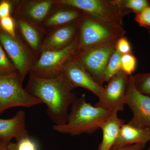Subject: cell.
Wrapping results in <instances>:
<instances>
[{
  "label": "cell",
  "mask_w": 150,
  "mask_h": 150,
  "mask_svg": "<svg viewBox=\"0 0 150 150\" xmlns=\"http://www.w3.org/2000/svg\"><path fill=\"white\" fill-rule=\"evenodd\" d=\"M85 15L83 11L71 6L56 4L41 27L47 32L56 28L80 21Z\"/></svg>",
  "instance_id": "5bb4252c"
},
{
  "label": "cell",
  "mask_w": 150,
  "mask_h": 150,
  "mask_svg": "<svg viewBox=\"0 0 150 150\" xmlns=\"http://www.w3.org/2000/svg\"><path fill=\"white\" fill-rule=\"evenodd\" d=\"M147 150H150V146L149 147V149H148Z\"/></svg>",
  "instance_id": "d6a6232c"
},
{
  "label": "cell",
  "mask_w": 150,
  "mask_h": 150,
  "mask_svg": "<svg viewBox=\"0 0 150 150\" xmlns=\"http://www.w3.org/2000/svg\"><path fill=\"white\" fill-rule=\"evenodd\" d=\"M112 111L92 105L84 97H77L70 107L67 122L54 125V131L61 134L78 136L94 133L99 129Z\"/></svg>",
  "instance_id": "7a4b0ae2"
},
{
  "label": "cell",
  "mask_w": 150,
  "mask_h": 150,
  "mask_svg": "<svg viewBox=\"0 0 150 150\" xmlns=\"http://www.w3.org/2000/svg\"><path fill=\"white\" fill-rule=\"evenodd\" d=\"M120 1L126 15L132 12L136 14L140 13L150 6V1L147 0H120Z\"/></svg>",
  "instance_id": "ffe728a7"
},
{
  "label": "cell",
  "mask_w": 150,
  "mask_h": 150,
  "mask_svg": "<svg viewBox=\"0 0 150 150\" xmlns=\"http://www.w3.org/2000/svg\"><path fill=\"white\" fill-rule=\"evenodd\" d=\"M133 76L129 77L125 100V104L133 113V117L128 123L139 128L150 129V96L137 90Z\"/></svg>",
  "instance_id": "9c48e42d"
},
{
  "label": "cell",
  "mask_w": 150,
  "mask_h": 150,
  "mask_svg": "<svg viewBox=\"0 0 150 150\" xmlns=\"http://www.w3.org/2000/svg\"><path fill=\"white\" fill-rule=\"evenodd\" d=\"M121 71L129 76L136 70L137 66V59L133 53L124 54L121 57Z\"/></svg>",
  "instance_id": "603a6c76"
},
{
  "label": "cell",
  "mask_w": 150,
  "mask_h": 150,
  "mask_svg": "<svg viewBox=\"0 0 150 150\" xmlns=\"http://www.w3.org/2000/svg\"><path fill=\"white\" fill-rule=\"evenodd\" d=\"M8 144L0 141V150H6Z\"/></svg>",
  "instance_id": "f546056e"
},
{
  "label": "cell",
  "mask_w": 150,
  "mask_h": 150,
  "mask_svg": "<svg viewBox=\"0 0 150 150\" xmlns=\"http://www.w3.org/2000/svg\"><path fill=\"white\" fill-rule=\"evenodd\" d=\"M16 150H38L35 142L29 137H24L18 141V143L14 144Z\"/></svg>",
  "instance_id": "484cf974"
},
{
  "label": "cell",
  "mask_w": 150,
  "mask_h": 150,
  "mask_svg": "<svg viewBox=\"0 0 150 150\" xmlns=\"http://www.w3.org/2000/svg\"><path fill=\"white\" fill-rule=\"evenodd\" d=\"M147 29L148 30V32H149V34L150 35V28H148V29Z\"/></svg>",
  "instance_id": "1f68e13d"
},
{
  "label": "cell",
  "mask_w": 150,
  "mask_h": 150,
  "mask_svg": "<svg viewBox=\"0 0 150 150\" xmlns=\"http://www.w3.org/2000/svg\"><path fill=\"white\" fill-rule=\"evenodd\" d=\"M129 77L121 71L111 78L104 87L102 99L95 105L111 111H123L126 105Z\"/></svg>",
  "instance_id": "30bf717a"
},
{
  "label": "cell",
  "mask_w": 150,
  "mask_h": 150,
  "mask_svg": "<svg viewBox=\"0 0 150 150\" xmlns=\"http://www.w3.org/2000/svg\"><path fill=\"white\" fill-rule=\"evenodd\" d=\"M118 112L117 110L112 111L100 126L102 140L98 150H110L114 145L121 126L125 123L118 117Z\"/></svg>",
  "instance_id": "ac0fdd59"
},
{
  "label": "cell",
  "mask_w": 150,
  "mask_h": 150,
  "mask_svg": "<svg viewBox=\"0 0 150 150\" xmlns=\"http://www.w3.org/2000/svg\"><path fill=\"white\" fill-rule=\"evenodd\" d=\"M16 18L23 41L36 58L39 57L42 52L44 36L47 32L42 27L25 19L18 16Z\"/></svg>",
  "instance_id": "9a60e30c"
},
{
  "label": "cell",
  "mask_w": 150,
  "mask_h": 150,
  "mask_svg": "<svg viewBox=\"0 0 150 150\" xmlns=\"http://www.w3.org/2000/svg\"><path fill=\"white\" fill-rule=\"evenodd\" d=\"M145 145L135 144L124 146H112L110 150H144Z\"/></svg>",
  "instance_id": "f1b7e54d"
},
{
  "label": "cell",
  "mask_w": 150,
  "mask_h": 150,
  "mask_svg": "<svg viewBox=\"0 0 150 150\" xmlns=\"http://www.w3.org/2000/svg\"><path fill=\"white\" fill-rule=\"evenodd\" d=\"M18 73L0 75V114L14 107L30 108L42 102L22 86Z\"/></svg>",
  "instance_id": "5b68a950"
},
{
  "label": "cell",
  "mask_w": 150,
  "mask_h": 150,
  "mask_svg": "<svg viewBox=\"0 0 150 150\" xmlns=\"http://www.w3.org/2000/svg\"><path fill=\"white\" fill-rule=\"evenodd\" d=\"M79 22L48 31L43 41L42 51L60 50L69 45L77 36Z\"/></svg>",
  "instance_id": "4fadbf2b"
},
{
  "label": "cell",
  "mask_w": 150,
  "mask_h": 150,
  "mask_svg": "<svg viewBox=\"0 0 150 150\" xmlns=\"http://www.w3.org/2000/svg\"><path fill=\"white\" fill-rule=\"evenodd\" d=\"M78 45V34L75 40L66 48L42 51L30 72L43 78L53 77L60 74L65 63L77 50Z\"/></svg>",
  "instance_id": "52a82bcc"
},
{
  "label": "cell",
  "mask_w": 150,
  "mask_h": 150,
  "mask_svg": "<svg viewBox=\"0 0 150 150\" xmlns=\"http://www.w3.org/2000/svg\"><path fill=\"white\" fill-rule=\"evenodd\" d=\"M134 19L141 27L150 28V6L136 14Z\"/></svg>",
  "instance_id": "d4e9b609"
},
{
  "label": "cell",
  "mask_w": 150,
  "mask_h": 150,
  "mask_svg": "<svg viewBox=\"0 0 150 150\" xmlns=\"http://www.w3.org/2000/svg\"><path fill=\"white\" fill-rule=\"evenodd\" d=\"M117 41L77 50L73 56L94 80L102 86L104 83L105 70L110 56L115 51Z\"/></svg>",
  "instance_id": "8992f818"
},
{
  "label": "cell",
  "mask_w": 150,
  "mask_h": 150,
  "mask_svg": "<svg viewBox=\"0 0 150 150\" xmlns=\"http://www.w3.org/2000/svg\"><path fill=\"white\" fill-rule=\"evenodd\" d=\"M62 73L73 88H83L95 95L99 98V100L102 99L104 87L94 80L74 56L65 63Z\"/></svg>",
  "instance_id": "8fae6325"
},
{
  "label": "cell",
  "mask_w": 150,
  "mask_h": 150,
  "mask_svg": "<svg viewBox=\"0 0 150 150\" xmlns=\"http://www.w3.org/2000/svg\"><path fill=\"white\" fill-rule=\"evenodd\" d=\"M25 89L46 104L47 114L54 125L67 122L69 109L77 97L62 73L53 77L43 78L30 72Z\"/></svg>",
  "instance_id": "6da1fadb"
},
{
  "label": "cell",
  "mask_w": 150,
  "mask_h": 150,
  "mask_svg": "<svg viewBox=\"0 0 150 150\" xmlns=\"http://www.w3.org/2000/svg\"><path fill=\"white\" fill-rule=\"evenodd\" d=\"M0 43L23 82L31 71L36 57L22 40L4 31H0Z\"/></svg>",
  "instance_id": "ba28073f"
},
{
  "label": "cell",
  "mask_w": 150,
  "mask_h": 150,
  "mask_svg": "<svg viewBox=\"0 0 150 150\" xmlns=\"http://www.w3.org/2000/svg\"><path fill=\"white\" fill-rule=\"evenodd\" d=\"M18 72L0 43V75L11 74Z\"/></svg>",
  "instance_id": "7402d4cb"
},
{
  "label": "cell",
  "mask_w": 150,
  "mask_h": 150,
  "mask_svg": "<svg viewBox=\"0 0 150 150\" xmlns=\"http://www.w3.org/2000/svg\"><path fill=\"white\" fill-rule=\"evenodd\" d=\"M25 118L24 111L20 110L13 118L0 119V141L8 144L13 138L18 141L29 137L26 128Z\"/></svg>",
  "instance_id": "2e32d148"
},
{
  "label": "cell",
  "mask_w": 150,
  "mask_h": 150,
  "mask_svg": "<svg viewBox=\"0 0 150 150\" xmlns=\"http://www.w3.org/2000/svg\"><path fill=\"white\" fill-rule=\"evenodd\" d=\"M54 0H25L19 2L17 16L41 27L55 6Z\"/></svg>",
  "instance_id": "7c38bea8"
},
{
  "label": "cell",
  "mask_w": 150,
  "mask_h": 150,
  "mask_svg": "<svg viewBox=\"0 0 150 150\" xmlns=\"http://www.w3.org/2000/svg\"><path fill=\"white\" fill-rule=\"evenodd\" d=\"M150 141V128H139L128 123H124L121 126L113 146H124L135 144L146 145Z\"/></svg>",
  "instance_id": "e0dca14e"
},
{
  "label": "cell",
  "mask_w": 150,
  "mask_h": 150,
  "mask_svg": "<svg viewBox=\"0 0 150 150\" xmlns=\"http://www.w3.org/2000/svg\"><path fill=\"white\" fill-rule=\"evenodd\" d=\"M115 49L122 55L133 53L130 42L124 36L117 40Z\"/></svg>",
  "instance_id": "4316f807"
},
{
  "label": "cell",
  "mask_w": 150,
  "mask_h": 150,
  "mask_svg": "<svg viewBox=\"0 0 150 150\" xmlns=\"http://www.w3.org/2000/svg\"><path fill=\"white\" fill-rule=\"evenodd\" d=\"M6 150H16L13 143H9L7 146Z\"/></svg>",
  "instance_id": "4dcf8cb0"
},
{
  "label": "cell",
  "mask_w": 150,
  "mask_h": 150,
  "mask_svg": "<svg viewBox=\"0 0 150 150\" xmlns=\"http://www.w3.org/2000/svg\"><path fill=\"white\" fill-rule=\"evenodd\" d=\"M1 1H0V3L1 2Z\"/></svg>",
  "instance_id": "836d02e7"
},
{
  "label": "cell",
  "mask_w": 150,
  "mask_h": 150,
  "mask_svg": "<svg viewBox=\"0 0 150 150\" xmlns=\"http://www.w3.org/2000/svg\"><path fill=\"white\" fill-rule=\"evenodd\" d=\"M11 4L8 1H4L0 3V19L10 16Z\"/></svg>",
  "instance_id": "83f0119b"
},
{
  "label": "cell",
  "mask_w": 150,
  "mask_h": 150,
  "mask_svg": "<svg viewBox=\"0 0 150 150\" xmlns=\"http://www.w3.org/2000/svg\"><path fill=\"white\" fill-rule=\"evenodd\" d=\"M133 76L137 90L143 94L150 96V71L139 73Z\"/></svg>",
  "instance_id": "44dd1931"
},
{
  "label": "cell",
  "mask_w": 150,
  "mask_h": 150,
  "mask_svg": "<svg viewBox=\"0 0 150 150\" xmlns=\"http://www.w3.org/2000/svg\"><path fill=\"white\" fill-rule=\"evenodd\" d=\"M122 54L115 49L108 60L103 75L104 83H107L111 78L121 71Z\"/></svg>",
  "instance_id": "d6986e66"
},
{
  "label": "cell",
  "mask_w": 150,
  "mask_h": 150,
  "mask_svg": "<svg viewBox=\"0 0 150 150\" xmlns=\"http://www.w3.org/2000/svg\"><path fill=\"white\" fill-rule=\"evenodd\" d=\"M57 4L71 6L87 15L110 24L122 26L127 15L120 0H54Z\"/></svg>",
  "instance_id": "277c9868"
},
{
  "label": "cell",
  "mask_w": 150,
  "mask_h": 150,
  "mask_svg": "<svg viewBox=\"0 0 150 150\" xmlns=\"http://www.w3.org/2000/svg\"><path fill=\"white\" fill-rule=\"evenodd\" d=\"M125 33L122 26L105 22L85 14L79 22L77 50L117 41Z\"/></svg>",
  "instance_id": "3957f363"
},
{
  "label": "cell",
  "mask_w": 150,
  "mask_h": 150,
  "mask_svg": "<svg viewBox=\"0 0 150 150\" xmlns=\"http://www.w3.org/2000/svg\"><path fill=\"white\" fill-rule=\"evenodd\" d=\"M0 26L3 31L13 38H16L15 31V22L13 18L10 16L0 19Z\"/></svg>",
  "instance_id": "cb8c5ba5"
}]
</instances>
